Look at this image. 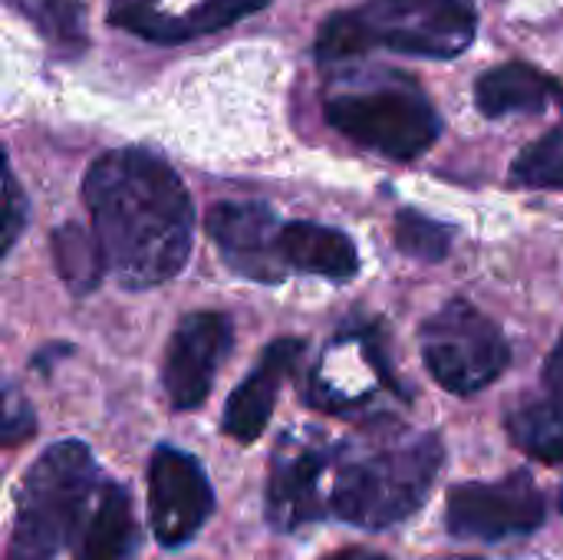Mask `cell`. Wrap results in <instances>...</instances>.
Instances as JSON below:
<instances>
[{
	"instance_id": "obj_1",
	"label": "cell",
	"mask_w": 563,
	"mask_h": 560,
	"mask_svg": "<svg viewBox=\"0 0 563 560\" xmlns=\"http://www.w3.org/2000/svg\"><path fill=\"white\" fill-rule=\"evenodd\" d=\"M109 274L125 290L172 281L191 257L195 211L175 168L145 149L99 155L82 182Z\"/></svg>"
},
{
	"instance_id": "obj_2",
	"label": "cell",
	"mask_w": 563,
	"mask_h": 560,
	"mask_svg": "<svg viewBox=\"0 0 563 560\" xmlns=\"http://www.w3.org/2000/svg\"><path fill=\"white\" fill-rule=\"evenodd\" d=\"M445 462L435 432H393L340 446L333 459L330 518L360 531H386L409 521L429 498Z\"/></svg>"
},
{
	"instance_id": "obj_3",
	"label": "cell",
	"mask_w": 563,
	"mask_h": 560,
	"mask_svg": "<svg viewBox=\"0 0 563 560\" xmlns=\"http://www.w3.org/2000/svg\"><path fill=\"white\" fill-rule=\"evenodd\" d=\"M478 30L475 0H363L333 13L313 43L323 63L393 50L429 59H455Z\"/></svg>"
},
{
	"instance_id": "obj_4",
	"label": "cell",
	"mask_w": 563,
	"mask_h": 560,
	"mask_svg": "<svg viewBox=\"0 0 563 560\" xmlns=\"http://www.w3.org/2000/svg\"><path fill=\"white\" fill-rule=\"evenodd\" d=\"M99 488V465L86 442L63 439L40 452L16 492L7 560L59 558L66 545L79 541L82 515Z\"/></svg>"
},
{
	"instance_id": "obj_5",
	"label": "cell",
	"mask_w": 563,
	"mask_h": 560,
	"mask_svg": "<svg viewBox=\"0 0 563 560\" xmlns=\"http://www.w3.org/2000/svg\"><path fill=\"white\" fill-rule=\"evenodd\" d=\"M327 122L350 142L409 162L429 152L442 132V119L412 79H386L327 96Z\"/></svg>"
},
{
	"instance_id": "obj_6",
	"label": "cell",
	"mask_w": 563,
	"mask_h": 560,
	"mask_svg": "<svg viewBox=\"0 0 563 560\" xmlns=\"http://www.w3.org/2000/svg\"><path fill=\"white\" fill-rule=\"evenodd\" d=\"M419 343L432 380L455 396L488 389L511 363V347L501 327L468 300H449L435 310L422 323Z\"/></svg>"
},
{
	"instance_id": "obj_7",
	"label": "cell",
	"mask_w": 563,
	"mask_h": 560,
	"mask_svg": "<svg viewBox=\"0 0 563 560\" xmlns=\"http://www.w3.org/2000/svg\"><path fill=\"white\" fill-rule=\"evenodd\" d=\"M551 518V502L528 469L495 482H462L445 502V531L455 541L505 545L531 538Z\"/></svg>"
},
{
	"instance_id": "obj_8",
	"label": "cell",
	"mask_w": 563,
	"mask_h": 560,
	"mask_svg": "<svg viewBox=\"0 0 563 560\" xmlns=\"http://www.w3.org/2000/svg\"><path fill=\"white\" fill-rule=\"evenodd\" d=\"M336 449L320 432H284L264 485V521L277 535H294L330 518L323 475L333 469Z\"/></svg>"
},
{
	"instance_id": "obj_9",
	"label": "cell",
	"mask_w": 563,
	"mask_h": 560,
	"mask_svg": "<svg viewBox=\"0 0 563 560\" xmlns=\"http://www.w3.org/2000/svg\"><path fill=\"white\" fill-rule=\"evenodd\" d=\"M214 488L191 452L158 446L148 459V525L165 551L191 545L214 515Z\"/></svg>"
},
{
	"instance_id": "obj_10",
	"label": "cell",
	"mask_w": 563,
	"mask_h": 560,
	"mask_svg": "<svg viewBox=\"0 0 563 560\" xmlns=\"http://www.w3.org/2000/svg\"><path fill=\"white\" fill-rule=\"evenodd\" d=\"M231 343L234 330L224 314L201 310L181 317L162 363V386L175 413H191L208 399Z\"/></svg>"
},
{
	"instance_id": "obj_11",
	"label": "cell",
	"mask_w": 563,
	"mask_h": 560,
	"mask_svg": "<svg viewBox=\"0 0 563 560\" xmlns=\"http://www.w3.org/2000/svg\"><path fill=\"white\" fill-rule=\"evenodd\" d=\"M271 0H109V20L152 43H185L218 33Z\"/></svg>"
},
{
	"instance_id": "obj_12",
	"label": "cell",
	"mask_w": 563,
	"mask_h": 560,
	"mask_svg": "<svg viewBox=\"0 0 563 560\" xmlns=\"http://www.w3.org/2000/svg\"><path fill=\"white\" fill-rule=\"evenodd\" d=\"M280 228L274 211L261 201H221L208 215V234L214 238L221 257L241 277L277 284L284 277V261L277 251Z\"/></svg>"
},
{
	"instance_id": "obj_13",
	"label": "cell",
	"mask_w": 563,
	"mask_h": 560,
	"mask_svg": "<svg viewBox=\"0 0 563 560\" xmlns=\"http://www.w3.org/2000/svg\"><path fill=\"white\" fill-rule=\"evenodd\" d=\"M505 429L528 459L563 465V333L544 360L538 386L508 409Z\"/></svg>"
},
{
	"instance_id": "obj_14",
	"label": "cell",
	"mask_w": 563,
	"mask_h": 560,
	"mask_svg": "<svg viewBox=\"0 0 563 560\" xmlns=\"http://www.w3.org/2000/svg\"><path fill=\"white\" fill-rule=\"evenodd\" d=\"M303 353V340H274L257 366L247 373V380L228 396L224 403V416H221V432L238 442V446H254L271 416H274V406H277V396H280V386L284 380L294 373L297 360Z\"/></svg>"
},
{
	"instance_id": "obj_15",
	"label": "cell",
	"mask_w": 563,
	"mask_h": 560,
	"mask_svg": "<svg viewBox=\"0 0 563 560\" xmlns=\"http://www.w3.org/2000/svg\"><path fill=\"white\" fill-rule=\"evenodd\" d=\"M76 560H139V518L125 485L102 482L96 508L79 531Z\"/></svg>"
},
{
	"instance_id": "obj_16",
	"label": "cell",
	"mask_w": 563,
	"mask_h": 560,
	"mask_svg": "<svg viewBox=\"0 0 563 560\" xmlns=\"http://www.w3.org/2000/svg\"><path fill=\"white\" fill-rule=\"evenodd\" d=\"M277 251H280V261L287 267L320 274L330 281H350L360 271L356 244L343 231L327 228V224H313V221L284 224L280 238H277Z\"/></svg>"
},
{
	"instance_id": "obj_17",
	"label": "cell",
	"mask_w": 563,
	"mask_h": 560,
	"mask_svg": "<svg viewBox=\"0 0 563 560\" xmlns=\"http://www.w3.org/2000/svg\"><path fill=\"white\" fill-rule=\"evenodd\" d=\"M561 96L558 79L548 73L528 66V63H501L488 69L475 83V102L488 119H505L518 112H541L551 106V99Z\"/></svg>"
},
{
	"instance_id": "obj_18",
	"label": "cell",
	"mask_w": 563,
	"mask_h": 560,
	"mask_svg": "<svg viewBox=\"0 0 563 560\" xmlns=\"http://www.w3.org/2000/svg\"><path fill=\"white\" fill-rule=\"evenodd\" d=\"M49 248H53V264H56L63 284L79 297L92 294L99 287V281L106 277V271H109L99 238L89 234L86 228H79L76 221L59 224L49 234Z\"/></svg>"
},
{
	"instance_id": "obj_19",
	"label": "cell",
	"mask_w": 563,
	"mask_h": 560,
	"mask_svg": "<svg viewBox=\"0 0 563 560\" xmlns=\"http://www.w3.org/2000/svg\"><path fill=\"white\" fill-rule=\"evenodd\" d=\"M59 56H79L89 46L82 0H7Z\"/></svg>"
},
{
	"instance_id": "obj_20",
	"label": "cell",
	"mask_w": 563,
	"mask_h": 560,
	"mask_svg": "<svg viewBox=\"0 0 563 560\" xmlns=\"http://www.w3.org/2000/svg\"><path fill=\"white\" fill-rule=\"evenodd\" d=\"M393 238L406 257L422 261V264H439L452 251V231L442 221H435L422 211H412V208H402L396 215Z\"/></svg>"
},
{
	"instance_id": "obj_21",
	"label": "cell",
	"mask_w": 563,
	"mask_h": 560,
	"mask_svg": "<svg viewBox=\"0 0 563 560\" xmlns=\"http://www.w3.org/2000/svg\"><path fill=\"white\" fill-rule=\"evenodd\" d=\"M511 178L531 188H563V125L531 142L515 158Z\"/></svg>"
},
{
	"instance_id": "obj_22",
	"label": "cell",
	"mask_w": 563,
	"mask_h": 560,
	"mask_svg": "<svg viewBox=\"0 0 563 560\" xmlns=\"http://www.w3.org/2000/svg\"><path fill=\"white\" fill-rule=\"evenodd\" d=\"M33 432H36V416H33L30 403L13 386H7V399H3V446L13 449V446L26 442Z\"/></svg>"
},
{
	"instance_id": "obj_23",
	"label": "cell",
	"mask_w": 563,
	"mask_h": 560,
	"mask_svg": "<svg viewBox=\"0 0 563 560\" xmlns=\"http://www.w3.org/2000/svg\"><path fill=\"white\" fill-rule=\"evenodd\" d=\"M23 224H26V198H23L13 172L7 168V178H3V254L16 244Z\"/></svg>"
},
{
	"instance_id": "obj_24",
	"label": "cell",
	"mask_w": 563,
	"mask_h": 560,
	"mask_svg": "<svg viewBox=\"0 0 563 560\" xmlns=\"http://www.w3.org/2000/svg\"><path fill=\"white\" fill-rule=\"evenodd\" d=\"M327 560H389V558H386V554H379V551H369V548H343V551L330 554Z\"/></svg>"
},
{
	"instance_id": "obj_25",
	"label": "cell",
	"mask_w": 563,
	"mask_h": 560,
	"mask_svg": "<svg viewBox=\"0 0 563 560\" xmlns=\"http://www.w3.org/2000/svg\"><path fill=\"white\" fill-rule=\"evenodd\" d=\"M432 560H485V558H475V554H445V558H432Z\"/></svg>"
}]
</instances>
